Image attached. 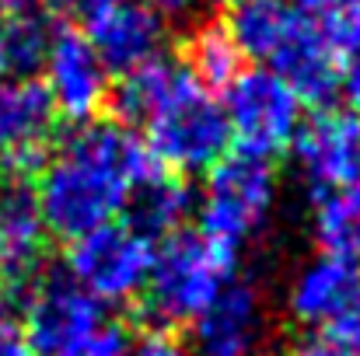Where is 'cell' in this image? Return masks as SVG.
I'll use <instances>...</instances> for the list:
<instances>
[{"mask_svg":"<svg viewBox=\"0 0 360 356\" xmlns=\"http://www.w3.org/2000/svg\"><path fill=\"white\" fill-rule=\"evenodd\" d=\"M158 168L150 147L116 119L77 126L56 154L46 157L35 182L46 235L77 241L102 224H112L129 189Z\"/></svg>","mask_w":360,"mask_h":356,"instance_id":"1","label":"cell"},{"mask_svg":"<svg viewBox=\"0 0 360 356\" xmlns=\"http://www.w3.org/2000/svg\"><path fill=\"white\" fill-rule=\"evenodd\" d=\"M238 269V251L203 237L200 231H175L161 241L143 286L147 315L172 325H193L231 283Z\"/></svg>","mask_w":360,"mask_h":356,"instance_id":"2","label":"cell"},{"mask_svg":"<svg viewBox=\"0 0 360 356\" xmlns=\"http://www.w3.org/2000/svg\"><path fill=\"white\" fill-rule=\"evenodd\" d=\"M231 143L228 116L217 98L200 88L189 74H182L172 98L147 122V147L158 164L172 175L210 171Z\"/></svg>","mask_w":360,"mask_h":356,"instance_id":"3","label":"cell"},{"mask_svg":"<svg viewBox=\"0 0 360 356\" xmlns=\"http://www.w3.org/2000/svg\"><path fill=\"white\" fill-rule=\"evenodd\" d=\"M276 203V171L269 161L231 154L221 157L200 199V235L241 251V244L262 231Z\"/></svg>","mask_w":360,"mask_h":356,"instance_id":"4","label":"cell"},{"mask_svg":"<svg viewBox=\"0 0 360 356\" xmlns=\"http://www.w3.org/2000/svg\"><path fill=\"white\" fill-rule=\"evenodd\" d=\"M301 102L294 91L266 67L241 70L235 84L224 91V116L238 154L273 161L290 150L297 126H301Z\"/></svg>","mask_w":360,"mask_h":356,"instance_id":"5","label":"cell"},{"mask_svg":"<svg viewBox=\"0 0 360 356\" xmlns=\"http://www.w3.org/2000/svg\"><path fill=\"white\" fill-rule=\"evenodd\" d=\"M154 244L122 220L102 224L67 248V276L98 304L136 301L147 286Z\"/></svg>","mask_w":360,"mask_h":356,"instance_id":"6","label":"cell"},{"mask_svg":"<svg viewBox=\"0 0 360 356\" xmlns=\"http://www.w3.org/2000/svg\"><path fill=\"white\" fill-rule=\"evenodd\" d=\"M25 343L35 356H60L88 339L102 322V304L84 294L67 272L39 269L25 279Z\"/></svg>","mask_w":360,"mask_h":356,"instance_id":"7","label":"cell"},{"mask_svg":"<svg viewBox=\"0 0 360 356\" xmlns=\"http://www.w3.org/2000/svg\"><path fill=\"white\" fill-rule=\"evenodd\" d=\"M294 161L315 196L360 182V116L350 109H319L297 126Z\"/></svg>","mask_w":360,"mask_h":356,"instance_id":"8","label":"cell"},{"mask_svg":"<svg viewBox=\"0 0 360 356\" xmlns=\"http://www.w3.org/2000/svg\"><path fill=\"white\" fill-rule=\"evenodd\" d=\"M42 70L56 116L74 126L95 122L102 105L109 102V70L81 32H74L70 25H56Z\"/></svg>","mask_w":360,"mask_h":356,"instance_id":"9","label":"cell"},{"mask_svg":"<svg viewBox=\"0 0 360 356\" xmlns=\"http://www.w3.org/2000/svg\"><path fill=\"white\" fill-rule=\"evenodd\" d=\"M53 102L35 77H0V171L35 178L46 164L53 133Z\"/></svg>","mask_w":360,"mask_h":356,"instance_id":"10","label":"cell"},{"mask_svg":"<svg viewBox=\"0 0 360 356\" xmlns=\"http://www.w3.org/2000/svg\"><path fill=\"white\" fill-rule=\"evenodd\" d=\"M88 25V42L98 53L109 74H129L140 63L161 56L165 49V18L150 11L143 0H122L116 7L95 14Z\"/></svg>","mask_w":360,"mask_h":356,"instance_id":"11","label":"cell"},{"mask_svg":"<svg viewBox=\"0 0 360 356\" xmlns=\"http://www.w3.org/2000/svg\"><path fill=\"white\" fill-rule=\"evenodd\" d=\"M287 311L304 329H322L360 311V265L326 251L304 262L290 279Z\"/></svg>","mask_w":360,"mask_h":356,"instance_id":"12","label":"cell"},{"mask_svg":"<svg viewBox=\"0 0 360 356\" xmlns=\"http://www.w3.org/2000/svg\"><path fill=\"white\" fill-rule=\"evenodd\" d=\"M46 237L35 178L0 171V276L32 279L42 269Z\"/></svg>","mask_w":360,"mask_h":356,"instance_id":"13","label":"cell"},{"mask_svg":"<svg viewBox=\"0 0 360 356\" xmlns=\"http://www.w3.org/2000/svg\"><path fill=\"white\" fill-rule=\"evenodd\" d=\"M266 336V308L255 283L235 279L196 322L193 343L200 356H255Z\"/></svg>","mask_w":360,"mask_h":356,"instance_id":"14","label":"cell"},{"mask_svg":"<svg viewBox=\"0 0 360 356\" xmlns=\"http://www.w3.org/2000/svg\"><path fill=\"white\" fill-rule=\"evenodd\" d=\"M266 70H273L294 91V98L301 105H311L315 112L329 109L343 91V60L329 53V46L319 39L308 18H301L294 35L280 46V53L266 63Z\"/></svg>","mask_w":360,"mask_h":356,"instance_id":"15","label":"cell"},{"mask_svg":"<svg viewBox=\"0 0 360 356\" xmlns=\"http://www.w3.org/2000/svg\"><path fill=\"white\" fill-rule=\"evenodd\" d=\"M189 189L179 175L158 168L150 171L143 182H136L126 196V206H122V224L129 231H136L147 241H165L168 235L179 231V224L186 220L189 213Z\"/></svg>","mask_w":360,"mask_h":356,"instance_id":"16","label":"cell"},{"mask_svg":"<svg viewBox=\"0 0 360 356\" xmlns=\"http://www.w3.org/2000/svg\"><path fill=\"white\" fill-rule=\"evenodd\" d=\"M182 63L168 56H154L140 63L136 70L122 74L116 88H109L112 116L126 129H147V122L161 112V105L172 98V91L182 81Z\"/></svg>","mask_w":360,"mask_h":356,"instance_id":"17","label":"cell"},{"mask_svg":"<svg viewBox=\"0 0 360 356\" xmlns=\"http://www.w3.org/2000/svg\"><path fill=\"white\" fill-rule=\"evenodd\" d=\"M301 18L304 14L287 0H245L238 7H231V18L224 25L241 56L269 63L280 53V46L294 35Z\"/></svg>","mask_w":360,"mask_h":356,"instance_id":"18","label":"cell"},{"mask_svg":"<svg viewBox=\"0 0 360 356\" xmlns=\"http://www.w3.org/2000/svg\"><path fill=\"white\" fill-rule=\"evenodd\" d=\"M241 60L245 56L238 53L228 25L224 21H203L189 32L179 63L200 88H207L214 95V91H228L235 84V77L241 74Z\"/></svg>","mask_w":360,"mask_h":356,"instance_id":"19","label":"cell"},{"mask_svg":"<svg viewBox=\"0 0 360 356\" xmlns=\"http://www.w3.org/2000/svg\"><path fill=\"white\" fill-rule=\"evenodd\" d=\"M315 241L326 255L360 265V182L319 196Z\"/></svg>","mask_w":360,"mask_h":356,"instance_id":"20","label":"cell"},{"mask_svg":"<svg viewBox=\"0 0 360 356\" xmlns=\"http://www.w3.org/2000/svg\"><path fill=\"white\" fill-rule=\"evenodd\" d=\"M56 35V21L42 11H18L4 28V60L14 77H35V70L46 67L49 46Z\"/></svg>","mask_w":360,"mask_h":356,"instance_id":"21","label":"cell"},{"mask_svg":"<svg viewBox=\"0 0 360 356\" xmlns=\"http://www.w3.org/2000/svg\"><path fill=\"white\" fill-rule=\"evenodd\" d=\"M311 25L336 60L360 56V0H340L336 7L319 14Z\"/></svg>","mask_w":360,"mask_h":356,"instance_id":"22","label":"cell"},{"mask_svg":"<svg viewBox=\"0 0 360 356\" xmlns=\"http://www.w3.org/2000/svg\"><path fill=\"white\" fill-rule=\"evenodd\" d=\"M294 356H360V311L311 329L294 346Z\"/></svg>","mask_w":360,"mask_h":356,"instance_id":"23","label":"cell"},{"mask_svg":"<svg viewBox=\"0 0 360 356\" xmlns=\"http://www.w3.org/2000/svg\"><path fill=\"white\" fill-rule=\"evenodd\" d=\"M129 353V332L122 322H102L88 339H81L77 346H70L60 356H126Z\"/></svg>","mask_w":360,"mask_h":356,"instance_id":"24","label":"cell"},{"mask_svg":"<svg viewBox=\"0 0 360 356\" xmlns=\"http://www.w3.org/2000/svg\"><path fill=\"white\" fill-rule=\"evenodd\" d=\"M126 356H186L179 336L172 329H147L136 339H129V353Z\"/></svg>","mask_w":360,"mask_h":356,"instance_id":"25","label":"cell"},{"mask_svg":"<svg viewBox=\"0 0 360 356\" xmlns=\"http://www.w3.org/2000/svg\"><path fill=\"white\" fill-rule=\"evenodd\" d=\"M150 11H158L161 18H172V21H186V18H193L207 0H143Z\"/></svg>","mask_w":360,"mask_h":356,"instance_id":"26","label":"cell"},{"mask_svg":"<svg viewBox=\"0 0 360 356\" xmlns=\"http://www.w3.org/2000/svg\"><path fill=\"white\" fill-rule=\"evenodd\" d=\"M63 11H70V14H77L81 21H91L95 14H102V11H109V7H116L122 0H56Z\"/></svg>","mask_w":360,"mask_h":356,"instance_id":"27","label":"cell"},{"mask_svg":"<svg viewBox=\"0 0 360 356\" xmlns=\"http://www.w3.org/2000/svg\"><path fill=\"white\" fill-rule=\"evenodd\" d=\"M0 356H35L32 346L25 343V336L11 325H0Z\"/></svg>","mask_w":360,"mask_h":356,"instance_id":"28","label":"cell"},{"mask_svg":"<svg viewBox=\"0 0 360 356\" xmlns=\"http://www.w3.org/2000/svg\"><path fill=\"white\" fill-rule=\"evenodd\" d=\"M343 95L350 102V112H360V56L350 63V70H343Z\"/></svg>","mask_w":360,"mask_h":356,"instance_id":"29","label":"cell"},{"mask_svg":"<svg viewBox=\"0 0 360 356\" xmlns=\"http://www.w3.org/2000/svg\"><path fill=\"white\" fill-rule=\"evenodd\" d=\"M340 0H297V11L304 14V18H319V14H326L329 7H336Z\"/></svg>","mask_w":360,"mask_h":356,"instance_id":"30","label":"cell"},{"mask_svg":"<svg viewBox=\"0 0 360 356\" xmlns=\"http://www.w3.org/2000/svg\"><path fill=\"white\" fill-rule=\"evenodd\" d=\"M7 308H11V286H7V279L0 276V325H4V318H7Z\"/></svg>","mask_w":360,"mask_h":356,"instance_id":"31","label":"cell"},{"mask_svg":"<svg viewBox=\"0 0 360 356\" xmlns=\"http://www.w3.org/2000/svg\"><path fill=\"white\" fill-rule=\"evenodd\" d=\"M35 4H39V0H0V7H7V11H14V14H18V11H32Z\"/></svg>","mask_w":360,"mask_h":356,"instance_id":"32","label":"cell"},{"mask_svg":"<svg viewBox=\"0 0 360 356\" xmlns=\"http://www.w3.org/2000/svg\"><path fill=\"white\" fill-rule=\"evenodd\" d=\"M4 28H7V21H4V7H0V77L7 74V60H4Z\"/></svg>","mask_w":360,"mask_h":356,"instance_id":"33","label":"cell"},{"mask_svg":"<svg viewBox=\"0 0 360 356\" xmlns=\"http://www.w3.org/2000/svg\"><path fill=\"white\" fill-rule=\"evenodd\" d=\"M221 4H228V7H238V4H245V0H221Z\"/></svg>","mask_w":360,"mask_h":356,"instance_id":"34","label":"cell"}]
</instances>
